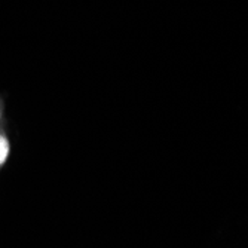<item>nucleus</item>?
Segmentation results:
<instances>
[{
	"label": "nucleus",
	"instance_id": "1",
	"mask_svg": "<svg viewBox=\"0 0 248 248\" xmlns=\"http://www.w3.org/2000/svg\"><path fill=\"white\" fill-rule=\"evenodd\" d=\"M9 152H11V144H9V140L5 137L3 134H0V167L5 165V162L8 161Z\"/></svg>",
	"mask_w": 248,
	"mask_h": 248
},
{
	"label": "nucleus",
	"instance_id": "2",
	"mask_svg": "<svg viewBox=\"0 0 248 248\" xmlns=\"http://www.w3.org/2000/svg\"><path fill=\"white\" fill-rule=\"evenodd\" d=\"M0 118H2V113H0Z\"/></svg>",
	"mask_w": 248,
	"mask_h": 248
}]
</instances>
